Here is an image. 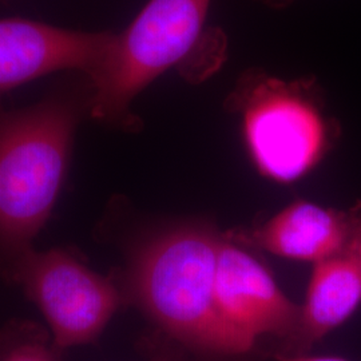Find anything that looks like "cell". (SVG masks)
<instances>
[{
  "instance_id": "1",
  "label": "cell",
  "mask_w": 361,
  "mask_h": 361,
  "mask_svg": "<svg viewBox=\"0 0 361 361\" xmlns=\"http://www.w3.org/2000/svg\"><path fill=\"white\" fill-rule=\"evenodd\" d=\"M222 232L204 219L157 225L126 249L125 267L111 273L126 307L150 325L147 352L178 361H258L247 344L219 319L214 280Z\"/></svg>"
},
{
  "instance_id": "13",
  "label": "cell",
  "mask_w": 361,
  "mask_h": 361,
  "mask_svg": "<svg viewBox=\"0 0 361 361\" xmlns=\"http://www.w3.org/2000/svg\"><path fill=\"white\" fill-rule=\"evenodd\" d=\"M147 353H149V357L146 361H178L173 355L164 350H152Z\"/></svg>"
},
{
  "instance_id": "5",
  "label": "cell",
  "mask_w": 361,
  "mask_h": 361,
  "mask_svg": "<svg viewBox=\"0 0 361 361\" xmlns=\"http://www.w3.org/2000/svg\"><path fill=\"white\" fill-rule=\"evenodd\" d=\"M0 274L38 307L62 352L94 344L126 307L114 277L92 271L74 249L30 246L0 256Z\"/></svg>"
},
{
  "instance_id": "10",
  "label": "cell",
  "mask_w": 361,
  "mask_h": 361,
  "mask_svg": "<svg viewBox=\"0 0 361 361\" xmlns=\"http://www.w3.org/2000/svg\"><path fill=\"white\" fill-rule=\"evenodd\" d=\"M51 334L31 320H11L0 328V361H63Z\"/></svg>"
},
{
  "instance_id": "11",
  "label": "cell",
  "mask_w": 361,
  "mask_h": 361,
  "mask_svg": "<svg viewBox=\"0 0 361 361\" xmlns=\"http://www.w3.org/2000/svg\"><path fill=\"white\" fill-rule=\"evenodd\" d=\"M350 213V238L347 252L357 258L361 264V201H357L353 207H349Z\"/></svg>"
},
{
  "instance_id": "9",
  "label": "cell",
  "mask_w": 361,
  "mask_h": 361,
  "mask_svg": "<svg viewBox=\"0 0 361 361\" xmlns=\"http://www.w3.org/2000/svg\"><path fill=\"white\" fill-rule=\"evenodd\" d=\"M361 307V264L348 252L314 264L296 329L264 348V357L308 355Z\"/></svg>"
},
{
  "instance_id": "8",
  "label": "cell",
  "mask_w": 361,
  "mask_h": 361,
  "mask_svg": "<svg viewBox=\"0 0 361 361\" xmlns=\"http://www.w3.org/2000/svg\"><path fill=\"white\" fill-rule=\"evenodd\" d=\"M350 213L298 200L253 228L224 232L234 244L274 256L317 264L345 253L350 238Z\"/></svg>"
},
{
  "instance_id": "2",
  "label": "cell",
  "mask_w": 361,
  "mask_h": 361,
  "mask_svg": "<svg viewBox=\"0 0 361 361\" xmlns=\"http://www.w3.org/2000/svg\"><path fill=\"white\" fill-rule=\"evenodd\" d=\"M90 92L86 78L38 104L0 109V256L34 246L51 217Z\"/></svg>"
},
{
  "instance_id": "3",
  "label": "cell",
  "mask_w": 361,
  "mask_h": 361,
  "mask_svg": "<svg viewBox=\"0 0 361 361\" xmlns=\"http://www.w3.org/2000/svg\"><path fill=\"white\" fill-rule=\"evenodd\" d=\"M238 114L246 152L258 173L279 183L310 174L334 152L341 128L313 78L285 80L247 71L226 99Z\"/></svg>"
},
{
  "instance_id": "6",
  "label": "cell",
  "mask_w": 361,
  "mask_h": 361,
  "mask_svg": "<svg viewBox=\"0 0 361 361\" xmlns=\"http://www.w3.org/2000/svg\"><path fill=\"white\" fill-rule=\"evenodd\" d=\"M214 296L219 319L261 355L264 348L288 338L298 324L300 305L285 296L259 261L224 232Z\"/></svg>"
},
{
  "instance_id": "12",
  "label": "cell",
  "mask_w": 361,
  "mask_h": 361,
  "mask_svg": "<svg viewBox=\"0 0 361 361\" xmlns=\"http://www.w3.org/2000/svg\"><path fill=\"white\" fill-rule=\"evenodd\" d=\"M271 359L276 361H348L335 356H310V353L302 356H274Z\"/></svg>"
},
{
  "instance_id": "4",
  "label": "cell",
  "mask_w": 361,
  "mask_h": 361,
  "mask_svg": "<svg viewBox=\"0 0 361 361\" xmlns=\"http://www.w3.org/2000/svg\"><path fill=\"white\" fill-rule=\"evenodd\" d=\"M212 0H149L122 32H114L99 68L87 78L89 116L134 131V99L173 67L189 65L205 40Z\"/></svg>"
},
{
  "instance_id": "7",
  "label": "cell",
  "mask_w": 361,
  "mask_h": 361,
  "mask_svg": "<svg viewBox=\"0 0 361 361\" xmlns=\"http://www.w3.org/2000/svg\"><path fill=\"white\" fill-rule=\"evenodd\" d=\"M113 38V31L0 19V101L7 92L55 73L78 71L90 78L102 65Z\"/></svg>"
}]
</instances>
